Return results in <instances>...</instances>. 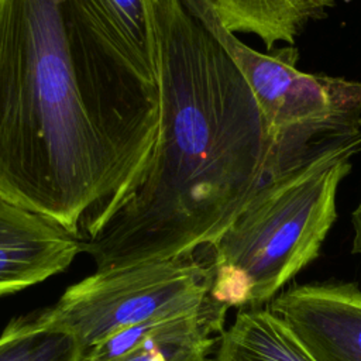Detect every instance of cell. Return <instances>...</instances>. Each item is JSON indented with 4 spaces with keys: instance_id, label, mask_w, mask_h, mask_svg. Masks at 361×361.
<instances>
[{
    "instance_id": "7c38bea8",
    "label": "cell",
    "mask_w": 361,
    "mask_h": 361,
    "mask_svg": "<svg viewBox=\"0 0 361 361\" xmlns=\"http://www.w3.org/2000/svg\"><path fill=\"white\" fill-rule=\"evenodd\" d=\"M83 355L73 336L41 326L34 316L13 319L0 334V361H83Z\"/></svg>"
},
{
    "instance_id": "9c48e42d",
    "label": "cell",
    "mask_w": 361,
    "mask_h": 361,
    "mask_svg": "<svg viewBox=\"0 0 361 361\" xmlns=\"http://www.w3.org/2000/svg\"><path fill=\"white\" fill-rule=\"evenodd\" d=\"M227 310L212 299L202 310L166 320L137 345L103 361H209Z\"/></svg>"
},
{
    "instance_id": "4fadbf2b",
    "label": "cell",
    "mask_w": 361,
    "mask_h": 361,
    "mask_svg": "<svg viewBox=\"0 0 361 361\" xmlns=\"http://www.w3.org/2000/svg\"><path fill=\"white\" fill-rule=\"evenodd\" d=\"M351 223H353V228H354L353 252L361 255V199L351 214Z\"/></svg>"
},
{
    "instance_id": "8992f818",
    "label": "cell",
    "mask_w": 361,
    "mask_h": 361,
    "mask_svg": "<svg viewBox=\"0 0 361 361\" xmlns=\"http://www.w3.org/2000/svg\"><path fill=\"white\" fill-rule=\"evenodd\" d=\"M316 361H361V290L351 282L292 286L268 307Z\"/></svg>"
},
{
    "instance_id": "5b68a950",
    "label": "cell",
    "mask_w": 361,
    "mask_h": 361,
    "mask_svg": "<svg viewBox=\"0 0 361 361\" xmlns=\"http://www.w3.org/2000/svg\"><path fill=\"white\" fill-rule=\"evenodd\" d=\"M196 252L96 271L34 319L69 333L86 353L126 327L196 313L213 299L210 257Z\"/></svg>"
},
{
    "instance_id": "3957f363",
    "label": "cell",
    "mask_w": 361,
    "mask_h": 361,
    "mask_svg": "<svg viewBox=\"0 0 361 361\" xmlns=\"http://www.w3.org/2000/svg\"><path fill=\"white\" fill-rule=\"evenodd\" d=\"M361 138L327 147L269 178L207 247L210 295L230 307H258L319 257L336 217L340 182Z\"/></svg>"
},
{
    "instance_id": "52a82bcc",
    "label": "cell",
    "mask_w": 361,
    "mask_h": 361,
    "mask_svg": "<svg viewBox=\"0 0 361 361\" xmlns=\"http://www.w3.org/2000/svg\"><path fill=\"white\" fill-rule=\"evenodd\" d=\"M82 252V237L0 192V296L65 271Z\"/></svg>"
},
{
    "instance_id": "ba28073f",
    "label": "cell",
    "mask_w": 361,
    "mask_h": 361,
    "mask_svg": "<svg viewBox=\"0 0 361 361\" xmlns=\"http://www.w3.org/2000/svg\"><path fill=\"white\" fill-rule=\"evenodd\" d=\"M99 34L148 83L158 87V49L151 0H72Z\"/></svg>"
},
{
    "instance_id": "6da1fadb",
    "label": "cell",
    "mask_w": 361,
    "mask_h": 361,
    "mask_svg": "<svg viewBox=\"0 0 361 361\" xmlns=\"http://www.w3.org/2000/svg\"><path fill=\"white\" fill-rule=\"evenodd\" d=\"M159 124L135 178L82 237L96 271L212 245L282 172L271 127L241 71L183 0H151Z\"/></svg>"
},
{
    "instance_id": "8fae6325",
    "label": "cell",
    "mask_w": 361,
    "mask_h": 361,
    "mask_svg": "<svg viewBox=\"0 0 361 361\" xmlns=\"http://www.w3.org/2000/svg\"><path fill=\"white\" fill-rule=\"evenodd\" d=\"M214 361H316L269 309L247 307L219 337Z\"/></svg>"
},
{
    "instance_id": "30bf717a",
    "label": "cell",
    "mask_w": 361,
    "mask_h": 361,
    "mask_svg": "<svg viewBox=\"0 0 361 361\" xmlns=\"http://www.w3.org/2000/svg\"><path fill=\"white\" fill-rule=\"evenodd\" d=\"M231 32L258 35L268 49L278 41L293 44L305 25L324 16L334 0H207Z\"/></svg>"
},
{
    "instance_id": "7a4b0ae2",
    "label": "cell",
    "mask_w": 361,
    "mask_h": 361,
    "mask_svg": "<svg viewBox=\"0 0 361 361\" xmlns=\"http://www.w3.org/2000/svg\"><path fill=\"white\" fill-rule=\"evenodd\" d=\"M123 180L79 83L59 0H0V192L79 233Z\"/></svg>"
},
{
    "instance_id": "277c9868",
    "label": "cell",
    "mask_w": 361,
    "mask_h": 361,
    "mask_svg": "<svg viewBox=\"0 0 361 361\" xmlns=\"http://www.w3.org/2000/svg\"><path fill=\"white\" fill-rule=\"evenodd\" d=\"M224 47L248 82L274 134L281 169L361 138V82L302 72L288 47L261 54L228 31L207 0H183Z\"/></svg>"
}]
</instances>
